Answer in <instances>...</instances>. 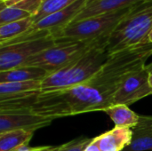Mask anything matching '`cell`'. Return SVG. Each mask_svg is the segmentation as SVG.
Returning a JSON list of instances; mask_svg holds the SVG:
<instances>
[{
  "label": "cell",
  "instance_id": "cell-17",
  "mask_svg": "<svg viewBox=\"0 0 152 151\" xmlns=\"http://www.w3.org/2000/svg\"><path fill=\"white\" fill-rule=\"evenodd\" d=\"M104 112L114 122L115 126L127 127L133 129L139 122L140 116L131 110L126 105H112L106 109Z\"/></svg>",
  "mask_w": 152,
  "mask_h": 151
},
{
  "label": "cell",
  "instance_id": "cell-25",
  "mask_svg": "<svg viewBox=\"0 0 152 151\" xmlns=\"http://www.w3.org/2000/svg\"><path fill=\"white\" fill-rule=\"evenodd\" d=\"M149 42H151L152 44V30L151 31L150 35H149Z\"/></svg>",
  "mask_w": 152,
  "mask_h": 151
},
{
  "label": "cell",
  "instance_id": "cell-2",
  "mask_svg": "<svg viewBox=\"0 0 152 151\" xmlns=\"http://www.w3.org/2000/svg\"><path fill=\"white\" fill-rule=\"evenodd\" d=\"M151 56V42L110 54L107 61L86 85L99 90L113 103V96L124 81L143 68Z\"/></svg>",
  "mask_w": 152,
  "mask_h": 151
},
{
  "label": "cell",
  "instance_id": "cell-20",
  "mask_svg": "<svg viewBox=\"0 0 152 151\" xmlns=\"http://www.w3.org/2000/svg\"><path fill=\"white\" fill-rule=\"evenodd\" d=\"M27 18H32V14L15 6H1L0 25L24 20Z\"/></svg>",
  "mask_w": 152,
  "mask_h": 151
},
{
  "label": "cell",
  "instance_id": "cell-16",
  "mask_svg": "<svg viewBox=\"0 0 152 151\" xmlns=\"http://www.w3.org/2000/svg\"><path fill=\"white\" fill-rule=\"evenodd\" d=\"M34 132L12 130L0 133V151H20L27 147Z\"/></svg>",
  "mask_w": 152,
  "mask_h": 151
},
{
  "label": "cell",
  "instance_id": "cell-1",
  "mask_svg": "<svg viewBox=\"0 0 152 151\" xmlns=\"http://www.w3.org/2000/svg\"><path fill=\"white\" fill-rule=\"evenodd\" d=\"M112 105L103 93L86 84L51 92H34L19 99L0 101V114H33L55 119L104 111Z\"/></svg>",
  "mask_w": 152,
  "mask_h": 151
},
{
  "label": "cell",
  "instance_id": "cell-6",
  "mask_svg": "<svg viewBox=\"0 0 152 151\" xmlns=\"http://www.w3.org/2000/svg\"><path fill=\"white\" fill-rule=\"evenodd\" d=\"M108 38L109 36L94 41L57 42L53 46L28 59L23 66L38 67L53 74L79 59L97 44L107 42Z\"/></svg>",
  "mask_w": 152,
  "mask_h": 151
},
{
  "label": "cell",
  "instance_id": "cell-22",
  "mask_svg": "<svg viewBox=\"0 0 152 151\" xmlns=\"http://www.w3.org/2000/svg\"><path fill=\"white\" fill-rule=\"evenodd\" d=\"M93 139L77 138L61 146H59L56 151H85Z\"/></svg>",
  "mask_w": 152,
  "mask_h": 151
},
{
  "label": "cell",
  "instance_id": "cell-8",
  "mask_svg": "<svg viewBox=\"0 0 152 151\" xmlns=\"http://www.w3.org/2000/svg\"><path fill=\"white\" fill-rule=\"evenodd\" d=\"M150 77L151 74L146 65L131 75L115 93L113 105L121 104L129 106L141 99L151 95L152 88Z\"/></svg>",
  "mask_w": 152,
  "mask_h": 151
},
{
  "label": "cell",
  "instance_id": "cell-23",
  "mask_svg": "<svg viewBox=\"0 0 152 151\" xmlns=\"http://www.w3.org/2000/svg\"><path fill=\"white\" fill-rule=\"evenodd\" d=\"M59 146H44V147H37V148H29L25 147L20 151H56Z\"/></svg>",
  "mask_w": 152,
  "mask_h": 151
},
{
  "label": "cell",
  "instance_id": "cell-18",
  "mask_svg": "<svg viewBox=\"0 0 152 151\" xmlns=\"http://www.w3.org/2000/svg\"><path fill=\"white\" fill-rule=\"evenodd\" d=\"M33 22L32 18H27L0 25V45L4 44L28 32L31 28Z\"/></svg>",
  "mask_w": 152,
  "mask_h": 151
},
{
  "label": "cell",
  "instance_id": "cell-15",
  "mask_svg": "<svg viewBox=\"0 0 152 151\" xmlns=\"http://www.w3.org/2000/svg\"><path fill=\"white\" fill-rule=\"evenodd\" d=\"M50 74L44 69L33 66H21L0 72V83L44 80Z\"/></svg>",
  "mask_w": 152,
  "mask_h": 151
},
{
  "label": "cell",
  "instance_id": "cell-7",
  "mask_svg": "<svg viewBox=\"0 0 152 151\" xmlns=\"http://www.w3.org/2000/svg\"><path fill=\"white\" fill-rule=\"evenodd\" d=\"M55 44L56 41L51 35L35 40L0 46V72L23 66L28 59Z\"/></svg>",
  "mask_w": 152,
  "mask_h": 151
},
{
  "label": "cell",
  "instance_id": "cell-11",
  "mask_svg": "<svg viewBox=\"0 0 152 151\" xmlns=\"http://www.w3.org/2000/svg\"><path fill=\"white\" fill-rule=\"evenodd\" d=\"M146 0H89L85 8L72 22L93 16L122 11L142 4Z\"/></svg>",
  "mask_w": 152,
  "mask_h": 151
},
{
  "label": "cell",
  "instance_id": "cell-9",
  "mask_svg": "<svg viewBox=\"0 0 152 151\" xmlns=\"http://www.w3.org/2000/svg\"><path fill=\"white\" fill-rule=\"evenodd\" d=\"M89 0H77L69 6L35 21L28 31L50 30L52 33L69 25L85 8Z\"/></svg>",
  "mask_w": 152,
  "mask_h": 151
},
{
  "label": "cell",
  "instance_id": "cell-3",
  "mask_svg": "<svg viewBox=\"0 0 152 151\" xmlns=\"http://www.w3.org/2000/svg\"><path fill=\"white\" fill-rule=\"evenodd\" d=\"M107 42L97 44L62 69L50 74L42 81V92H51L86 84L110 57Z\"/></svg>",
  "mask_w": 152,
  "mask_h": 151
},
{
  "label": "cell",
  "instance_id": "cell-5",
  "mask_svg": "<svg viewBox=\"0 0 152 151\" xmlns=\"http://www.w3.org/2000/svg\"><path fill=\"white\" fill-rule=\"evenodd\" d=\"M133 7L134 6L116 12L104 13L72 22L67 27L53 32L52 36L56 43L94 41L108 37Z\"/></svg>",
  "mask_w": 152,
  "mask_h": 151
},
{
  "label": "cell",
  "instance_id": "cell-12",
  "mask_svg": "<svg viewBox=\"0 0 152 151\" xmlns=\"http://www.w3.org/2000/svg\"><path fill=\"white\" fill-rule=\"evenodd\" d=\"M133 130L127 127L115 126L93 139L92 143L99 151H122L132 142Z\"/></svg>",
  "mask_w": 152,
  "mask_h": 151
},
{
  "label": "cell",
  "instance_id": "cell-26",
  "mask_svg": "<svg viewBox=\"0 0 152 151\" xmlns=\"http://www.w3.org/2000/svg\"><path fill=\"white\" fill-rule=\"evenodd\" d=\"M150 83H151V85L152 88V76H151V77H150Z\"/></svg>",
  "mask_w": 152,
  "mask_h": 151
},
{
  "label": "cell",
  "instance_id": "cell-27",
  "mask_svg": "<svg viewBox=\"0 0 152 151\" xmlns=\"http://www.w3.org/2000/svg\"><path fill=\"white\" fill-rule=\"evenodd\" d=\"M145 2H152V0H146Z\"/></svg>",
  "mask_w": 152,
  "mask_h": 151
},
{
  "label": "cell",
  "instance_id": "cell-21",
  "mask_svg": "<svg viewBox=\"0 0 152 151\" xmlns=\"http://www.w3.org/2000/svg\"><path fill=\"white\" fill-rule=\"evenodd\" d=\"M44 0H1V6H15L32 14H37Z\"/></svg>",
  "mask_w": 152,
  "mask_h": 151
},
{
  "label": "cell",
  "instance_id": "cell-10",
  "mask_svg": "<svg viewBox=\"0 0 152 151\" xmlns=\"http://www.w3.org/2000/svg\"><path fill=\"white\" fill-rule=\"evenodd\" d=\"M53 118L33 114H0V133L12 130L34 132L52 124Z\"/></svg>",
  "mask_w": 152,
  "mask_h": 151
},
{
  "label": "cell",
  "instance_id": "cell-19",
  "mask_svg": "<svg viewBox=\"0 0 152 151\" xmlns=\"http://www.w3.org/2000/svg\"><path fill=\"white\" fill-rule=\"evenodd\" d=\"M76 1L77 0H44L37 14L32 17L33 21L35 22L47 15H50L58 11H61L69 6Z\"/></svg>",
  "mask_w": 152,
  "mask_h": 151
},
{
  "label": "cell",
  "instance_id": "cell-13",
  "mask_svg": "<svg viewBox=\"0 0 152 151\" xmlns=\"http://www.w3.org/2000/svg\"><path fill=\"white\" fill-rule=\"evenodd\" d=\"M131 143L122 151L152 150V116H140Z\"/></svg>",
  "mask_w": 152,
  "mask_h": 151
},
{
  "label": "cell",
  "instance_id": "cell-4",
  "mask_svg": "<svg viewBox=\"0 0 152 151\" xmlns=\"http://www.w3.org/2000/svg\"><path fill=\"white\" fill-rule=\"evenodd\" d=\"M152 30V2L132 8L109 36L106 50L112 54L122 50L149 43Z\"/></svg>",
  "mask_w": 152,
  "mask_h": 151
},
{
  "label": "cell",
  "instance_id": "cell-14",
  "mask_svg": "<svg viewBox=\"0 0 152 151\" xmlns=\"http://www.w3.org/2000/svg\"><path fill=\"white\" fill-rule=\"evenodd\" d=\"M43 80L0 83V101L19 99L30 93L41 91Z\"/></svg>",
  "mask_w": 152,
  "mask_h": 151
},
{
  "label": "cell",
  "instance_id": "cell-24",
  "mask_svg": "<svg viewBox=\"0 0 152 151\" xmlns=\"http://www.w3.org/2000/svg\"><path fill=\"white\" fill-rule=\"evenodd\" d=\"M146 68H147L148 71L150 72L151 76H152V62L151 63H150L149 65H146Z\"/></svg>",
  "mask_w": 152,
  "mask_h": 151
}]
</instances>
